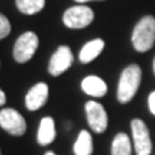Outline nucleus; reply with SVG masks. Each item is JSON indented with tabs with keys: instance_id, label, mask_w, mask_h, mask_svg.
I'll return each mask as SVG.
<instances>
[{
	"instance_id": "obj_2",
	"label": "nucleus",
	"mask_w": 155,
	"mask_h": 155,
	"mask_svg": "<svg viewBox=\"0 0 155 155\" xmlns=\"http://www.w3.org/2000/svg\"><path fill=\"white\" fill-rule=\"evenodd\" d=\"M155 43V17L145 16L137 22L132 32L133 48L140 53L147 52Z\"/></svg>"
},
{
	"instance_id": "obj_19",
	"label": "nucleus",
	"mask_w": 155,
	"mask_h": 155,
	"mask_svg": "<svg viewBox=\"0 0 155 155\" xmlns=\"http://www.w3.org/2000/svg\"><path fill=\"white\" fill-rule=\"evenodd\" d=\"M76 3H79V4H83V3H87V2H92V0H75Z\"/></svg>"
},
{
	"instance_id": "obj_5",
	"label": "nucleus",
	"mask_w": 155,
	"mask_h": 155,
	"mask_svg": "<svg viewBox=\"0 0 155 155\" xmlns=\"http://www.w3.org/2000/svg\"><path fill=\"white\" fill-rule=\"evenodd\" d=\"M132 128V137L134 143V150L137 155H150L153 150L150 132L141 119H133L130 123Z\"/></svg>"
},
{
	"instance_id": "obj_1",
	"label": "nucleus",
	"mask_w": 155,
	"mask_h": 155,
	"mask_svg": "<svg viewBox=\"0 0 155 155\" xmlns=\"http://www.w3.org/2000/svg\"><path fill=\"white\" fill-rule=\"evenodd\" d=\"M141 67L138 65H129L123 70L118 83V97L119 102L127 104L137 93V89L141 84Z\"/></svg>"
},
{
	"instance_id": "obj_16",
	"label": "nucleus",
	"mask_w": 155,
	"mask_h": 155,
	"mask_svg": "<svg viewBox=\"0 0 155 155\" xmlns=\"http://www.w3.org/2000/svg\"><path fill=\"white\" fill-rule=\"evenodd\" d=\"M11 32V23L5 16H0V39H4Z\"/></svg>"
},
{
	"instance_id": "obj_9",
	"label": "nucleus",
	"mask_w": 155,
	"mask_h": 155,
	"mask_svg": "<svg viewBox=\"0 0 155 155\" xmlns=\"http://www.w3.org/2000/svg\"><path fill=\"white\" fill-rule=\"evenodd\" d=\"M49 87L45 83H38L27 92L25 97V106L28 111H36L45 105L48 100Z\"/></svg>"
},
{
	"instance_id": "obj_10",
	"label": "nucleus",
	"mask_w": 155,
	"mask_h": 155,
	"mask_svg": "<svg viewBox=\"0 0 155 155\" xmlns=\"http://www.w3.org/2000/svg\"><path fill=\"white\" fill-rule=\"evenodd\" d=\"M81 89L84 93L92 97H104L107 92V85L101 78L96 75H89L81 81Z\"/></svg>"
},
{
	"instance_id": "obj_13",
	"label": "nucleus",
	"mask_w": 155,
	"mask_h": 155,
	"mask_svg": "<svg viewBox=\"0 0 155 155\" xmlns=\"http://www.w3.org/2000/svg\"><path fill=\"white\" fill-rule=\"evenodd\" d=\"M93 153V140L91 133L87 130H81L74 143V154L75 155H92Z\"/></svg>"
},
{
	"instance_id": "obj_11",
	"label": "nucleus",
	"mask_w": 155,
	"mask_h": 155,
	"mask_svg": "<svg viewBox=\"0 0 155 155\" xmlns=\"http://www.w3.org/2000/svg\"><path fill=\"white\" fill-rule=\"evenodd\" d=\"M105 47V41L102 39H93V40L88 41L87 44H84V47L81 48V51L79 53V60L81 64H89L97 58L101 52L104 51Z\"/></svg>"
},
{
	"instance_id": "obj_8",
	"label": "nucleus",
	"mask_w": 155,
	"mask_h": 155,
	"mask_svg": "<svg viewBox=\"0 0 155 155\" xmlns=\"http://www.w3.org/2000/svg\"><path fill=\"white\" fill-rule=\"evenodd\" d=\"M72 62H74V54L71 49L67 45H61L51 57L48 71L52 76H58L64 74L67 69H70Z\"/></svg>"
},
{
	"instance_id": "obj_14",
	"label": "nucleus",
	"mask_w": 155,
	"mask_h": 155,
	"mask_svg": "<svg viewBox=\"0 0 155 155\" xmlns=\"http://www.w3.org/2000/svg\"><path fill=\"white\" fill-rule=\"evenodd\" d=\"M111 155H132L129 137L124 132H119L111 143Z\"/></svg>"
},
{
	"instance_id": "obj_15",
	"label": "nucleus",
	"mask_w": 155,
	"mask_h": 155,
	"mask_svg": "<svg viewBox=\"0 0 155 155\" xmlns=\"http://www.w3.org/2000/svg\"><path fill=\"white\" fill-rule=\"evenodd\" d=\"M18 11L23 14H35L45 5V0H16Z\"/></svg>"
},
{
	"instance_id": "obj_12",
	"label": "nucleus",
	"mask_w": 155,
	"mask_h": 155,
	"mask_svg": "<svg viewBox=\"0 0 155 155\" xmlns=\"http://www.w3.org/2000/svg\"><path fill=\"white\" fill-rule=\"evenodd\" d=\"M56 138V129H54V120L51 116H45L40 120L38 129V142L45 146L54 141Z\"/></svg>"
},
{
	"instance_id": "obj_20",
	"label": "nucleus",
	"mask_w": 155,
	"mask_h": 155,
	"mask_svg": "<svg viewBox=\"0 0 155 155\" xmlns=\"http://www.w3.org/2000/svg\"><path fill=\"white\" fill-rule=\"evenodd\" d=\"M45 155H56V154L53 153V151H47V153H45Z\"/></svg>"
},
{
	"instance_id": "obj_6",
	"label": "nucleus",
	"mask_w": 155,
	"mask_h": 155,
	"mask_svg": "<svg viewBox=\"0 0 155 155\" xmlns=\"http://www.w3.org/2000/svg\"><path fill=\"white\" fill-rule=\"evenodd\" d=\"M0 127L12 136H22L26 132L25 118L14 109H3L0 111Z\"/></svg>"
},
{
	"instance_id": "obj_21",
	"label": "nucleus",
	"mask_w": 155,
	"mask_h": 155,
	"mask_svg": "<svg viewBox=\"0 0 155 155\" xmlns=\"http://www.w3.org/2000/svg\"><path fill=\"white\" fill-rule=\"evenodd\" d=\"M153 70H154V74H155V58H154V62H153Z\"/></svg>"
},
{
	"instance_id": "obj_3",
	"label": "nucleus",
	"mask_w": 155,
	"mask_h": 155,
	"mask_svg": "<svg viewBox=\"0 0 155 155\" xmlns=\"http://www.w3.org/2000/svg\"><path fill=\"white\" fill-rule=\"evenodd\" d=\"M39 45V39L36 34L27 31L19 36L13 47V57L19 64H25L30 61L32 56L35 54Z\"/></svg>"
},
{
	"instance_id": "obj_7",
	"label": "nucleus",
	"mask_w": 155,
	"mask_h": 155,
	"mask_svg": "<svg viewBox=\"0 0 155 155\" xmlns=\"http://www.w3.org/2000/svg\"><path fill=\"white\" fill-rule=\"evenodd\" d=\"M85 114L91 129L96 133H104L107 128V114L104 106L96 101H88L85 104Z\"/></svg>"
},
{
	"instance_id": "obj_4",
	"label": "nucleus",
	"mask_w": 155,
	"mask_h": 155,
	"mask_svg": "<svg viewBox=\"0 0 155 155\" xmlns=\"http://www.w3.org/2000/svg\"><path fill=\"white\" fill-rule=\"evenodd\" d=\"M94 18V13L89 7L75 5L69 8L64 13V23L69 28H84L91 25Z\"/></svg>"
},
{
	"instance_id": "obj_17",
	"label": "nucleus",
	"mask_w": 155,
	"mask_h": 155,
	"mask_svg": "<svg viewBox=\"0 0 155 155\" xmlns=\"http://www.w3.org/2000/svg\"><path fill=\"white\" fill-rule=\"evenodd\" d=\"M147 102H149V109H150V111H151V114L155 115V91L150 93Z\"/></svg>"
},
{
	"instance_id": "obj_18",
	"label": "nucleus",
	"mask_w": 155,
	"mask_h": 155,
	"mask_svg": "<svg viewBox=\"0 0 155 155\" xmlns=\"http://www.w3.org/2000/svg\"><path fill=\"white\" fill-rule=\"evenodd\" d=\"M7 101V97H5V92L4 91H0V105H4Z\"/></svg>"
}]
</instances>
